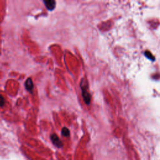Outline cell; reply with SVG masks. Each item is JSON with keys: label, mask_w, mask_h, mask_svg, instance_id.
I'll return each mask as SVG.
<instances>
[{"label": "cell", "mask_w": 160, "mask_h": 160, "mask_svg": "<svg viewBox=\"0 0 160 160\" xmlns=\"http://www.w3.org/2000/svg\"><path fill=\"white\" fill-rule=\"evenodd\" d=\"M43 3L49 11L53 10L56 7V2L53 0H44Z\"/></svg>", "instance_id": "cell-1"}, {"label": "cell", "mask_w": 160, "mask_h": 160, "mask_svg": "<svg viewBox=\"0 0 160 160\" xmlns=\"http://www.w3.org/2000/svg\"><path fill=\"white\" fill-rule=\"evenodd\" d=\"M51 139L52 143L54 144V145H55L56 147L58 148H61L63 146V143L61 141L60 139L59 138V137L58 136H56L55 134H51Z\"/></svg>", "instance_id": "cell-2"}, {"label": "cell", "mask_w": 160, "mask_h": 160, "mask_svg": "<svg viewBox=\"0 0 160 160\" xmlns=\"http://www.w3.org/2000/svg\"><path fill=\"white\" fill-rule=\"evenodd\" d=\"M81 87L82 88V95H83L82 96L83 97L84 101L86 104H89L90 103V101H91L90 95L88 93V91L84 87H82V86H81Z\"/></svg>", "instance_id": "cell-3"}, {"label": "cell", "mask_w": 160, "mask_h": 160, "mask_svg": "<svg viewBox=\"0 0 160 160\" xmlns=\"http://www.w3.org/2000/svg\"><path fill=\"white\" fill-rule=\"evenodd\" d=\"M25 88L27 91L32 92V90L33 89V83L31 78H28L27 80L25 82Z\"/></svg>", "instance_id": "cell-4"}, {"label": "cell", "mask_w": 160, "mask_h": 160, "mask_svg": "<svg viewBox=\"0 0 160 160\" xmlns=\"http://www.w3.org/2000/svg\"><path fill=\"white\" fill-rule=\"evenodd\" d=\"M61 133H62V134L65 137L69 136V135H70V130L66 127H65L62 129Z\"/></svg>", "instance_id": "cell-5"}, {"label": "cell", "mask_w": 160, "mask_h": 160, "mask_svg": "<svg viewBox=\"0 0 160 160\" xmlns=\"http://www.w3.org/2000/svg\"><path fill=\"white\" fill-rule=\"evenodd\" d=\"M5 101L4 98L2 95H0V106L2 107L5 104Z\"/></svg>", "instance_id": "cell-6"}]
</instances>
